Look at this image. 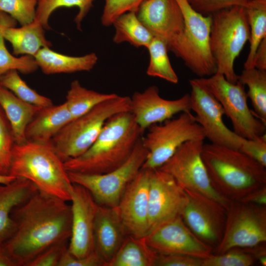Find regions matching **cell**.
I'll return each mask as SVG.
<instances>
[{
	"label": "cell",
	"mask_w": 266,
	"mask_h": 266,
	"mask_svg": "<svg viewBox=\"0 0 266 266\" xmlns=\"http://www.w3.org/2000/svg\"><path fill=\"white\" fill-rule=\"evenodd\" d=\"M260 205H266V185L256 189L240 200Z\"/></svg>",
	"instance_id": "f6af8a7d"
},
{
	"label": "cell",
	"mask_w": 266,
	"mask_h": 266,
	"mask_svg": "<svg viewBox=\"0 0 266 266\" xmlns=\"http://www.w3.org/2000/svg\"><path fill=\"white\" fill-rule=\"evenodd\" d=\"M196 79L221 104L237 135L253 139L266 134V124L257 118L248 107L245 85L239 81L230 82L218 73Z\"/></svg>",
	"instance_id": "ba28073f"
},
{
	"label": "cell",
	"mask_w": 266,
	"mask_h": 266,
	"mask_svg": "<svg viewBox=\"0 0 266 266\" xmlns=\"http://www.w3.org/2000/svg\"><path fill=\"white\" fill-rule=\"evenodd\" d=\"M9 175L29 180L39 191L66 201L70 200L73 184L64 162L50 142L15 144Z\"/></svg>",
	"instance_id": "277c9868"
},
{
	"label": "cell",
	"mask_w": 266,
	"mask_h": 266,
	"mask_svg": "<svg viewBox=\"0 0 266 266\" xmlns=\"http://www.w3.org/2000/svg\"><path fill=\"white\" fill-rule=\"evenodd\" d=\"M0 266H17L3 244L0 245Z\"/></svg>",
	"instance_id": "7dc6e473"
},
{
	"label": "cell",
	"mask_w": 266,
	"mask_h": 266,
	"mask_svg": "<svg viewBox=\"0 0 266 266\" xmlns=\"http://www.w3.org/2000/svg\"><path fill=\"white\" fill-rule=\"evenodd\" d=\"M144 132L130 111L116 114L106 121L88 149L65 161V167L67 171L85 174L108 172L129 159Z\"/></svg>",
	"instance_id": "7a4b0ae2"
},
{
	"label": "cell",
	"mask_w": 266,
	"mask_h": 266,
	"mask_svg": "<svg viewBox=\"0 0 266 266\" xmlns=\"http://www.w3.org/2000/svg\"><path fill=\"white\" fill-rule=\"evenodd\" d=\"M11 18L0 11V34L11 43L14 55L34 57L41 48L51 46L45 37V29L38 21L34 20L29 24L15 28L9 22L12 20Z\"/></svg>",
	"instance_id": "7402d4cb"
},
{
	"label": "cell",
	"mask_w": 266,
	"mask_h": 266,
	"mask_svg": "<svg viewBox=\"0 0 266 266\" xmlns=\"http://www.w3.org/2000/svg\"><path fill=\"white\" fill-rule=\"evenodd\" d=\"M136 14L154 37L163 40L168 50L181 58L185 23L176 0H146L140 6Z\"/></svg>",
	"instance_id": "4fadbf2b"
},
{
	"label": "cell",
	"mask_w": 266,
	"mask_h": 266,
	"mask_svg": "<svg viewBox=\"0 0 266 266\" xmlns=\"http://www.w3.org/2000/svg\"><path fill=\"white\" fill-rule=\"evenodd\" d=\"M250 28V50L244 69L253 68L254 57L261 41L266 37V0H251L244 7Z\"/></svg>",
	"instance_id": "f546056e"
},
{
	"label": "cell",
	"mask_w": 266,
	"mask_h": 266,
	"mask_svg": "<svg viewBox=\"0 0 266 266\" xmlns=\"http://www.w3.org/2000/svg\"><path fill=\"white\" fill-rule=\"evenodd\" d=\"M141 142L148 154L142 168L155 169L161 167L184 143L204 140L203 130L191 111L182 112L176 118L148 128Z\"/></svg>",
	"instance_id": "52a82bcc"
},
{
	"label": "cell",
	"mask_w": 266,
	"mask_h": 266,
	"mask_svg": "<svg viewBox=\"0 0 266 266\" xmlns=\"http://www.w3.org/2000/svg\"><path fill=\"white\" fill-rule=\"evenodd\" d=\"M0 106L10 125L15 144L27 141L26 128L41 107L25 102L0 85Z\"/></svg>",
	"instance_id": "d4e9b609"
},
{
	"label": "cell",
	"mask_w": 266,
	"mask_h": 266,
	"mask_svg": "<svg viewBox=\"0 0 266 266\" xmlns=\"http://www.w3.org/2000/svg\"><path fill=\"white\" fill-rule=\"evenodd\" d=\"M37 0H0V11L8 14L21 26L33 22Z\"/></svg>",
	"instance_id": "8d00e7d4"
},
{
	"label": "cell",
	"mask_w": 266,
	"mask_h": 266,
	"mask_svg": "<svg viewBox=\"0 0 266 266\" xmlns=\"http://www.w3.org/2000/svg\"><path fill=\"white\" fill-rule=\"evenodd\" d=\"M16 178V177L10 175H0V184H9L14 181Z\"/></svg>",
	"instance_id": "c3c4849f"
},
{
	"label": "cell",
	"mask_w": 266,
	"mask_h": 266,
	"mask_svg": "<svg viewBox=\"0 0 266 266\" xmlns=\"http://www.w3.org/2000/svg\"><path fill=\"white\" fill-rule=\"evenodd\" d=\"M38 66L33 57L24 55L16 57L8 51L5 39L0 34V79L7 72L16 70L24 74L36 71Z\"/></svg>",
	"instance_id": "d590c367"
},
{
	"label": "cell",
	"mask_w": 266,
	"mask_h": 266,
	"mask_svg": "<svg viewBox=\"0 0 266 266\" xmlns=\"http://www.w3.org/2000/svg\"><path fill=\"white\" fill-rule=\"evenodd\" d=\"M15 144L10 125L0 106V175H9Z\"/></svg>",
	"instance_id": "74e56055"
},
{
	"label": "cell",
	"mask_w": 266,
	"mask_h": 266,
	"mask_svg": "<svg viewBox=\"0 0 266 266\" xmlns=\"http://www.w3.org/2000/svg\"><path fill=\"white\" fill-rule=\"evenodd\" d=\"M70 201L71 230L68 251L76 258H82L95 251L94 224L99 205L86 189L75 184L72 185Z\"/></svg>",
	"instance_id": "ac0fdd59"
},
{
	"label": "cell",
	"mask_w": 266,
	"mask_h": 266,
	"mask_svg": "<svg viewBox=\"0 0 266 266\" xmlns=\"http://www.w3.org/2000/svg\"><path fill=\"white\" fill-rule=\"evenodd\" d=\"M94 0H37L34 20L38 21L45 29H50L49 18L56 9L60 7H77L79 11L75 17L77 28L80 30L81 22L86 16Z\"/></svg>",
	"instance_id": "d6a6232c"
},
{
	"label": "cell",
	"mask_w": 266,
	"mask_h": 266,
	"mask_svg": "<svg viewBox=\"0 0 266 266\" xmlns=\"http://www.w3.org/2000/svg\"><path fill=\"white\" fill-rule=\"evenodd\" d=\"M147 154L141 138L129 159L118 168L98 174L67 171L68 176L72 183L86 189L99 205L116 207L127 186L141 169Z\"/></svg>",
	"instance_id": "9c48e42d"
},
{
	"label": "cell",
	"mask_w": 266,
	"mask_h": 266,
	"mask_svg": "<svg viewBox=\"0 0 266 266\" xmlns=\"http://www.w3.org/2000/svg\"><path fill=\"white\" fill-rule=\"evenodd\" d=\"M191 110L195 113L205 138L211 143L239 150L245 138L237 135L225 124L224 110L218 100L197 79H191Z\"/></svg>",
	"instance_id": "5bb4252c"
},
{
	"label": "cell",
	"mask_w": 266,
	"mask_h": 266,
	"mask_svg": "<svg viewBox=\"0 0 266 266\" xmlns=\"http://www.w3.org/2000/svg\"><path fill=\"white\" fill-rule=\"evenodd\" d=\"M150 170L141 168L126 188L116 207L129 235L143 237L148 233Z\"/></svg>",
	"instance_id": "ffe728a7"
},
{
	"label": "cell",
	"mask_w": 266,
	"mask_h": 266,
	"mask_svg": "<svg viewBox=\"0 0 266 266\" xmlns=\"http://www.w3.org/2000/svg\"><path fill=\"white\" fill-rule=\"evenodd\" d=\"M145 239L158 254H182L202 259L213 254L214 249L199 238L181 216L159 226Z\"/></svg>",
	"instance_id": "e0dca14e"
},
{
	"label": "cell",
	"mask_w": 266,
	"mask_h": 266,
	"mask_svg": "<svg viewBox=\"0 0 266 266\" xmlns=\"http://www.w3.org/2000/svg\"><path fill=\"white\" fill-rule=\"evenodd\" d=\"M239 150L266 167V134L253 139H246Z\"/></svg>",
	"instance_id": "b9f144b4"
},
{
	"label": "cell",
	"mask_w": 266,
	"mask_h": 266,
	"mask_svg": "<svg viewBox=\"0 0 266 266\" xmlns=\"http://www.w3.org/2000/svg\"><path fill=\"white\" fill-rule=\"evenodd\" d=\"M33 57L38 68L45 74L90 71L98 59L94 53L79 57L70 56L53 51L49 47L41 48Z\"/></svg>",
	"instance_id": "484cf974"
},
{
	"label": "cell",
	"mask_w": 266,
	"mask_h": 266,
	"mask_svg": "<svg viewBox=\"0 0 266 266\" xmlns=\"http://www.w3.org/2000/svg\"><path fill=\"white\" fill-rule=\"evenodd\" d=\"M72 120L65 102L41 107L28 124L25 132L27 141L49 142Z\"/></svg>",
	"instance_id": "cb8c5ba5"
},
{
	"label": "cell",
	"mask_w": 266,
	"mask_h": 266,
	"mask_svg": "<svg viewBox=\"0 0 266 266\" xmlns=\"http://www.w3.org/2000/svg\"><path fill=\"white\" fill-rule=\"evenodd\" d=\"M147 48L150 55V61L146 71L147 75L177 84L178 77L170 64L166 43L163 40L154 37Z\"/></svg>",
	"instance_id": "1f68e13d"
},
{
	"label": "cell",
	"mask_w": 266,
	"mask_h": 266,
	"mask_svg": "<svg viewBox=\"0 0 266 266\" xmlns=\"http://www.w3.org/2000/svg\"><path fill=\"white\" fill-rule=\"evenodd\" d=\"M68 243L69 240H64L50 246L39 254L28 266H59L68 249Z\"/></svg>",
	"instance_id": "60d3db41"
},
{
	"label": "cell",
	"mask_w": 266,
	"mask_h": 266,
	"mask_svg": "<svg viewBox=\"0 0 266 266\" xmlns=\"http://www.w3.org/2000/svg\"><path fill=\"white\" fill-rule=\"evenodd\" d=\"M211 16L210 45L216 65V73L235 83L238 75L234 71V61L250 36L245 9L236 5Z\"/></svg>",
	"instance_id": "8992f818"
},
{
	"label": "cell",
	"mask_w": 266,
	"mask_h": 266,
	"mask_svg": "<svg viewBox=\"0 0 266 266\" xmlns=\"http://www.w3.org/2000/svg\"><path fill=\"white\" fill-rule=\"evenodd\" d=\"M130 99V112L138 125L144 131L178 113L191 110L189 94L175 100H166L160 96L159 89L155 85L142 92L134 93Z\"/></svg>",
	"instance_id": "d6986e66"
},
{
	"label": "cell",
	"mask_w": 266,
	"mask_h": 266,
	"mask_svg": "<svg viewBox=\"0 0 266 266\" xmlns=\"http://www.w3.org/2000/svg\"><path fill=\"white\" fill-rule=\"evenodd\" d=\"M11 216L16 229L3 244L17 266H28L48 247L69 240L71 205L59 198L38 190Z\"/></svg>",
	"instance_id": "6da1fadb"
},
{
	"label": "cell",
	"mask_w": 266,
	"mask_h": 266,
	"mask_svg": "<svg viewBox=\"0 0 266 266\" xmlns=\"http://www.w3.org/2000/svg\"><path fill=\"white\" fill-rule=\"evenodd\" d=\"M0 85L11 91L21 100L30 104L39 107L53 104L49 98L30 88L16 70H10L4 74L0 79Z\"/></svg>",
	"instance_id": "836d02e7"
},
{
	"label": "cell",
	"mask_w": 266,
	"mask_h": 266,
	"mask_svg": "<svg viewBox=\"0 0 266 266\" xmlns=\"http://www.w3.org/2000/svg\"><path fill=\"white\" fill-rule=\"evenodd\" d=\"M185 23L184 44L181 59L200 78L216 73V65L210 45L211 16L195 11L187 0H176Z\"/></svg>",
	"instance_id": "7c38bea8"
},
{
	"label": "cell",
	"mask_w": 266,
	"mask_h": 266,
	"mask_svg": "<svg viewBox=\"0 0 266 266\" xmlns=\"http://www.w3.org/2000/svg\"><path fill=\"white\" fill-rule=\"evenodd\" d=\"M256 261L255 246L234 248L222 254H212L203 260L202 266H251Z\"/></svg>",
	"instance_id": "e575fe53"
},
{
	"label": "cell",
	"mask_w": 266,
	"mask_h": 266,
	"mask_svg": "<svg viewBox=\"0 0 266 266\" xmlns=\"http://www.w3.org/2000/svg\"><path fill=\"white\" fill-rule=\"evenodd\" d=\"M191 6L203 16H209L220 10L239 5L248 6L251 0H187Z\"/></svg>",
	"instance_id": "ab89813d"
},
{
	"label": "cell",
	"mask_w": 266,
	"mask_h": 266,
	"mask_svg": "<svg viewBox=\"0 0 266 266\" xmlns=\"http://www.w3.org/2000/svg\"><path fill=\"white\" fill-rule=\"evenodd\" d=\"M146 0H105L101 23L105 27L112 25L122 15L129 12H137L141 4Z\"/></svg>",
	"instance_id": "f35d334b"
},
{
	"label": "cell",
	"mask_w": 266,
	"mask_h": 266,
	"mask_svg": "<svg viewBox=\"0 0 266 266\" xmlns=\"http://www.w3.org/2000/svg\"><path fill=\"white\" fill-rule=\"evenodd\" d=\"M158 255L145 237L128 235L106 266H155Z\"/></svg>",
	"instance_id": "4316f807"
},
{
	"label": "cell",
	"mask_w": 266,
	"mask_h": 266,
	"mask_svg": "<svg viewBox=\"0 0 266 266\" xmlns=\"http://www.w3.org/2000/svg\"><path fill=\"white\" fill-rule=\"evenodd\" d=\"M117 95L114 93H101L88 89L82 86L78 80H75L70 84L65 102L72 119H74Z\"/></svg>",
	"instance_id": "f1b7e54d"
},
{
	"label": "cell",
	"mask_w": 266,
	"mask_h": 266,
	"mask_svg": "<svg viewBox=\"0 0 266 266\" xmlns=\"http://www.w3.org/2000/svg\"><path fill=\"white\" fill-rule=\"evenodd\" d=\"M59 266H105V263L94 251L82 258H76L68 251L64 254Z\"/></svg>",
	"instance_id": "ee69618b"
},
{
	"label": "cell",
	"mask_w": 266,
	"mask_h": 266,
	"mask_svg": "<svg viewBox=\"0 0 266 266\" xmlns=\"http://www.w3.org/2000/svg\"><path fill=\"white\" fill-rule=\"evenodd\" d=\"M131 99L117 95L71 120L51 140L55 151L65 162L87 151L95 142L106 121L112 116L131 111Z\"/></svg>",
	"instance_id": "5b68a950"
},
{
	"label": "cell",
	"mask_w": 266,
	"mask_h": 266,
	"mask_svg": "<svg viewBox=\"0 0 266 266\" xmlns=\"http://www.w3.org/2000/svg\"><path fill=\"white\" fill-rule=\"evenodd\" d=\"M38 189L29 180L17 177L7 184H0V245L14 233L16 225L11 213L16 206L34 195Z\"/></svg>",
	"instance_id": "603a6c76"
},
{
	"label": "cell",
	"mask_w": 266,
	"mask_h": 266,
	"mask_svg": "<svg viewBox=\"0 0 266 266\" xmlns=\"http://www.w3.org/2000/svg\"><path fill=\"white\" fill-rule=\"evenodd\" d=\"M112 25L115 30L113 40L116 43L127 42L136 47L147 48L154 37L140 22L135 12L122 15Z\"/></svg>",
	"instance_id": "83f0119b"
},
{
	"label": "cell",
	"mask_w": 266,
	"mask_h": 266,
	"mask_svg": "<svg viewBox=\"0 0 266 266\" xmlns=\"http://www.w3.org/2000/svg\"><path fill=\"white\" fill-rule=\"evenodd\" d=\"M238 81L248 87L247 95L255 116L266 124V71L255 67L244 69Z\"/></svg>",
	"instance_id": "4dcf8cb0"
},
{
	"label": "cell",
	"mask_w": 266,
	"mask_h": 266,
	"mask_svg": "<svg viewBox=\"0 0 266 266\" xmlns=\"http://www.w3.org/2000/svg\"><path fill=\"white\" fill-rule=\"evenodd\" d=\"M254 66L266 71V37L263 39L257 48L254 59Z\"/></svg>",
	"instance_id": "bcb514c9"
},
{
	"label": "cell",
	"mask_w": 266,
	"mask_h": 266,
	"mask_svg": "<svg viewBox=\"0 0 266 266\" xmlns=\"http://www.w3.org/2000/svg\"><path fill=\"white\" fill-rule=\"evenodd\" d=\"M201 155L213 188L230 201L266 185V167L239 150L204 143Z\"/></svg>",
	"instance_id": "3957f363"
},
{
	"label": "cell",
	"mask_w": 266,
	"mask_h": 266,
	"mask_svg": "<svg viewBox=\"0 0 266 266\" xmlns=\"http://www.w3.org/2000/svg\"><path fill=\"white\" fill-rule=\"evenodd\" d=\"M186 201L185 190L171 175L159 169L150 170L148 233L181 216Z\"/></svg>",
	"instance_id": "2e32d148"
},
{
	"label": "cell",
	"mask_w": 266,
	"mask_h": 266,
	"mask_svg": "<svg viewBox=\"0 0 266 266\" xmlns=\"http://www.w3.org/2000/svg\"><path fill=\"white\" fill-rule=\"evenodd\" d=\"M128 235L116 207L99 205L94 230L95 251L105 266Z\"/></svg>",
	"instance_id": "44dd1931"
},
{
	"label": "cell",
	"mask_w": 266,
	"mask_h": 266,
	"mask_svg": "<svg viewBox=\"0 0 266 266\" xmlns=\"http://www.w3.org/2000/svg\"><path fill=\"white\" fill-rule=\"evenodd\" d=\"M203 260L182 254H158L155 266H202Z\"/></svg>",
	"instance_id": "7bdbcfd3"
},
{
	"label": "cell",
	"mask_w": 266,
	"mask_h": 266,
	"mask_svg": "<svg viewBox=\"0 0 266 266\" xmlns=\"http://www.w3.org/2000/svg\"><path fill=\"white\" fill-rule=\"evenodd\" d=\"M204 140L184 143L161 167L184 190L202 194L218 201L227 209L231 201L213 188L202 158Z\"/></svg>",
	"instance_id": "8fae6325"
},
{
	"label": "cell",
	"mask_w": 266,
	"mask_h": 266,
	"mask_svg": "<svg viewBox=\"0 0 266 266\" xmlns=\"http://www.w3.org/2000/svg\"><path fill=\"white\" fill-rule=\"evenodd\" d=\"M266 241V205L232 200L225 229L214 254L234 248H250Z\"/></svg>",
	"instance_id": "30bf717a"
},
{
	"label": "cell",
	"mask_w": 266,
	"mask_h": 266,
	"mask_svg": "<svg viewBox=\"0 0 266 266\" xmlns=\"http://www.w3.org/2000/svg\"><path fill=\"white\" fill-rule=\"evenodd\" d=\"M185 191L186 201L181 218L199 238L215 250L223 235L227 209L218 201L202 194Z\"/></svg>",
	"instance_id": "9a60e30c"
}]
</instances>
